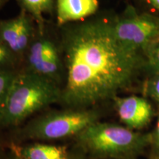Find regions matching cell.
<instances>
[{
  "label": "cell",
  "instance_id": "obj_1",
  "mask_svg": "<svg viewBox=\"0 0 159 159\" xmlns=\"http://www.w3.org/2000/svg\"><path fill=\"white\" fill-rule=\"evenodd\" d=\"M63 44L66 80L61 100L69 106L114 99L147 69L144 55L116 36L113 19L91 20L71 27Z\"/></svg>",
  "mask_w": 159,
  "mask_h": 159
},
{
  "label": "cell",
  "instance_id": "obj_2",
  "mask_svg": "<svg viewBox=\"0 0 159 159\" xmlns=\"http://www.w3.org/2000/svg\"><path fill=\"white\" fill-rule=\"evenodd\" d=\"M60 99L61 91L54 81L31 71L15 74L0 106V122L16 125Z\"/></svg>",
  "mask_w": 159,
  "mask_h": 159
},
{
  "label": "cell",
  "instance_id": "obj_3",
  "mask_svg": "<svg viewBox=\"0 0 159 159\" xmlns=\"http://www.w3.org/2000/svg\"><path fill=\"white\" fill-rule=\"evenodd\" d=\"M84 148L98 156L125 157L141 152L151 144V134L125 126L96 122L77 135Z\"/></svg>",
  "mask_w": 159,
  "mask_h": 159
},
{
  "label": "cell",
  "instance_id": "obj_4",
  "mask_svg": "<svg viewBox=\"0 0 159 159\" xmlns=\"http://www.w3.org/2000/svg\"><path fill=\"white\" fill-rule=\"evenodd\" d=\"M118 39L131 48L145 55L159 44V17L147 13H139L129 5L113 19Z\"/></svg>",
  "mask_w": 159,
  "mask_h": 159
},
{
  "label": "cell",
  "instance_id": "obj_5",
  "mask_svg": "<svg viewBox=\"0 0 159 159\" xmlns=\"http://www.w3.org/2000/svg\"><path fill=\"white\" fill-rule=\"evenodd\" d=\"M98 115L93 111L77 110L52 113L35 120L28 128L32 138L52 140L78 135L97 122Z\"/></svg>",
  "mask_w": 159,
  "mask_h": 159
},
{
  "label": "cell",
  "instance_id": "obj_6",
  "mask_svg": "<svg viewBox=\"0 0 159 159\" xmlns=\"http://www.w3.org/2000/svg\"><path fill=\"white\" fill-rule=\"evenodd\" d=\"M117 114L125 127L136 130L150 124L154 115L150 102L144 97L128 96L114 98Z\"/></svg>",
  "mask_w": 159,
  "mask_h": 159
},
{
  "label": "cell",
  "instance_id": "obj_7",
  "mask_svg": "<svg viewBox=\"0 0 159 159\" xmlns=\"http://www.w3.org/2000/svg\"><path fill=\"white\" fill-rule=\"evenodd\" d=\"M28 61L30 71L55 82L61 69V60L55 45L47 39H41L31 45Z\"/></svg>",
  "mask_w": 159,
  "mask_h": 159
},
{
  "label": "cell",
  "instance_id": "obj_8",
  "mask_svg": "<svg viewBox=\"0 0 159 159\" xmlns=\"http://www.w3.org/2000/svg\"><path fill=\"white\" fill-rule=\"evenodd\" d=\"M98 7V0H56L57 25L82 21L95 14Z\"/></svg>",
  "mask_w": 159,
  "mask_h": 159
},
{
  "label": "cell",
  "instance_id": "obj_9",
  "mask_svg": "<svg viewBox=\"0 0 159 159\" xmlns=\"http://www.w3.org/2000/svg\"><path fill=\"white\" fill-rule=\"evenodd\" d=\"M21 159H70L66 148L63 146L34 144L26 147H14Z\"/></svg>",
  "mask_w": 159,
  "mask_h": 159
},
{
  "label": "cell",
  "instance_id": "obj_10",
  "mask_svg": "<svg viewBox=\"0 0 159 159\" xmlns=\"http://www.w3.org/2000/svg\"><path fill=\"white\" fill-rule=\"evenodd\" d=\"M22 10L36 21L41 33L43 30L44 15L54 9L55 0H18Z\"/></svg>",
  "mask_w": 159,
  "mask_h": 159
},
{
  "label": "cell",
  "instance_id": "obj_11",
  "mask_svg": "<svg viewBox=\"0 0 159 159\" xmlns=\"http://www.w3.org/2000/svg\"><path fill=\"white\" fill-rule=\"evenodd\" d=\"M144 93L159 103V71L151 73L144 84Z\"/></svg>",
  "mask_w": 159,
  "mask_h": 159
},
{
  "label": "cell",
  "instance_id": "obj_12",
  "mask_svg": "<svg viewBox=\"0 0 159 159\" xmlns=\"http://www.w3.org/2000/svg\"><path fill=\"white\" fill-rule=\"evenodd\" d=\"M15 73L7 69H0V106L2 104Z\"/></svg>",
  "mask_w": 159,
  "mask_h": 159
},
{
  "label": "cell",
  "instance_id": "obj_13",
  "mask_svg": "<svg viewBox=\"0 0 159 159\" xmlns=\"http://www.w3.org/2000/svg\"><path fill=\"white\" fill-rule=\"evenodd\" d=\"M14 54L0 39V69H7L13 63Z\"/></svg>",
  "mask_w": 159,
  "mask_h": 159
},
{
  "label": "cell",
  "instance_id": "obj_14",
  "mask_svg": "<svg viewBox=\"0 0 159 159\" xmlns=\"http://www.w3.org/2000/svg\"><path fill=\"white\" fill-rule=\"evenodd\" d=\"M146 61V68L151 73L159 71V44L149 51L144 55Z\"/></svg>",
  "mask_w": 159,
  "mask_h": 159
},
{
  "label": "cell",
  "instance_id": "obj_15",
  "mask_svg": "<svg viewBox=\"0 0 159 159\" xmlns=\"http://www.w3.org/2000/svg\"><path fill=\"white\" fill-rule=\"evenodd\" d=\"M151 144L153 147L156 156L159 157V114L157 119L156 127L153 132L151 134Z\"/></svg>",
  "mask_w": 159,
  "mask_h": 159
},
{
  "label": "cell",
  "instance_id": "obj_16",
  "mask_svg": "<svg viewBox=\"0 0 159 159\" xmlns=\"http://www.w3.org/2000/svg\"><path fill=\"white\" fill-rule=\"evenodd\" d=\"M150 5L159 11V0H147Z\"/></svg>",
  "mask_w": 159,
  "mask_h": 159
},
{
  "label": "cell",
  "instance_id": "obj_17",
  "mask_svg": "<svg viewBox=\"0 0 159 159\" xmlns=\"http://www.w3.org/2000/svg\"><path fill=\"white\" fill-rule=\"evenodd\" d=\"M7 0H0V9L5 5V3L7 2Z\"/></svg>",
  "mask_w": 159,
  "mask_h": 159
},
{
  "label": "cell",
  "instance_id": "obj_18",
  "mask_svg": "<svg viewBox=\"0 0 159 159\" xmlns=\"http://www.w3.org/2000/svg\"><path fill=\"white\" fill-rule=\"evenodd\" d=\"M152 159H159V157H157V156H156V157H154Z\"/></svg>",
  "mask_w": 159,
  "mask_h": 159
}]
</instances>
